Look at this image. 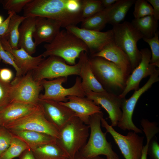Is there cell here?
Wrapping results in <instances>:
<instances>
[{
  "mask_svg": "<svg viewBox=\"0 0 159 159\" xmlns=\"http://www.w3.org/2000/svg\"><path fill=\"white\" fill-rule=\"evenodd\" d=\"M103 117L102 112L91 116L89 125L90 134L88 140L79 152L83 156L93 158L104 155L119 159L118 155L113 150L110 143L106 138L107 133L103 132L101 129V119Z\"/></svg>",
  "mask_w": 159,
  "mask_h": 159,
  "instance_id": "cell-4",
  "label": "cell"
},
{
  "mask_svg": "<svg viewBox=\"0 0 159 159\" xmlns=\"http://www.w3.org/2000/svg\"><path fill=\"white\" fill-rule=\"evenodd\" d=\"M39 104L36 110L4 127L9 130H28L41 132L58 139L59 130L47 119Z\"/></svg>",
  "mask_w": 159,
  "mask_h": 159,
  "instance_id": "cell-9",
  "label": "cell"
},
{
  "mask_svg": "<svg viewBox=\"0 0 159 159\" xmlns=\"http://www.w3.org/2000/svg\"><path fill=\"white\" fill-rule=\"evenodd\" d=\"M141 61L138 65L131 72L127 78L125 88L119 95L122 99L125 98L126 95L131 90L139 88L141 81L144 78L152 74L156 70V67L150 64L151 51L148 48L141 49Z\"/></svg>",
  "mask_w": 159,
  "mask_h": 159,
  "instance_id": "cell-15",
  "label": "cell"
},
{
  "mask_svg": "<svg viewBox=\"0 0 159 159\" xmlns=\"http://www.w3.org/2000/svg\"><path fill=\"white\" fill-rule=\"evenodd\" d=\"M112 26L113 41L127 55L132 72L141 61V54L137 44L138 41L143 39V36L128 21H125Z\"/></svg>",
  "mask_w": 159,
  "mask_h": 159,
  "instance_id": "cell-5",
  "label": "cell"
},
{
  "mask_svg": "<svg viewBox=\"0 0 159 159\" xmlns=\"http://www.w3.org/2000/svg\"><path fill=\"white\" fill-rule=\"evenodd\" d=\"M14 13L11 12H8L9 15L8 17L0 24V36L4 35L6 32L10 19Z\"/></svg>",
  "mask_w": 159,
  "mask_h": 159,
  "instance_id": "cell-40",
  "label": "cell"
},
{
  "mask_svg": "<svg viewBox=\"0 0 159 159\" xmlns=\"http://www.w3.org/2000/svg\"><path fill=\"white\" fill-rule=\"evenodd\" d=\"M101 125L112 136L125 159H140L144 137L134 132H129L126 135L118 132L111 125L102 117Z\"/></svg>",
  "mask_w": 159,
  "mask_h": 159,
  "instance_id": "cell-11",
  "label": "cell"
},
{
  "mask_svg": "<svg viewBox=\"0 0 159 159\" xmlns=\"http://www.w3.org/2000/svg\"><path fill=\"white\" fill-rule=\"evenodd\" d=\"M40 105L39 103L33 105L16 102H11L0 112V126H5L33 112Z\"/></svg>",
  "mask_w": 159,
  "mask_h": 159,
  "instance_id": "cell-21",
  "label": "cell"
},
{
  "mask_svg": "<svg viewBox=\"0 0 159 159\" xmlns=\"http://www.w3.org/2000/svg\"><path fill=\"white\" fill-rule=\"evenodd\" d=\"M32 0H2L1 2L4 8L8 12L17 14L21 12Z\"/></svg>",
  "mask_w": 159,
  "mask_h": 159,
  "instance_id": "cell-34",
  "label": "cell"
},
{
  "mask_svg": "<svg viewBox=\"0 0 159 159\" xmlns=\"http://www.w3.org/2000/svg\"><path fill=\"white\" fill-rule=\"evenodd\" d=\"M31 150L36 159H69L56 143L42 145Z\"/></svg>",
  "mask_w": 159,
  "mask_h": 159,
  "instance_id": "cell-26",
  "label": "cell"
},
{
  "mask_svg": "<svg viewBox=\"0 0 159 159\" xmlns=\"http://www.w3.org/2000/svg\"><path fill=\"white\" fill-rule=\"evenodd\" d=\"M131 23L142 34L143 37L147 38L150 39L153 37L158 31V21L155 19L153 15L134 19Z\"/></svg>",
  "mask_w": 159,
  "mask_h": 159,
  "instance_id": "cell-27",
  "label": "cell"
},
{
  "mask_svg": "<svg viewBox=\"0 0 159 159\" xmlns=\"http://www.w3.org/2000/svg\"><path fill=\"white\" fill-rule=\"evenodd\" d=\"M26 17L14 13L11 17L7 31L4 36L13 49H18L19 40V28Z\"/></svg>",
  "mask_w": 159,
  "mask_h": 159,
  "instance_id": "cell-29",
  "label": "cell"
},
{
  "mask_svg": "<svg viewBox=\"0 0 159 159\" xmlns=\"http://www.w3.org/2000/svg\"><path fill=\"white\" fill-rule=\"evenodd\" d=\"M13 74L10 69L4 68H0V79L2 81L10 83L13 78Z\"/></svg>",
  "mask_w": 159,
  "mask_h": 159,
  "instance_id": "cell-39",
  "label": "cell"
},
{
  "mask_svg": "<svg viewBox=\"0 0 159 159\" xmlns=\"http://www.w3.org/2000/svg\"><path fill=\"white\" fill-rule=\"evenodd\" d=\"M1 40L4 48L11 54L15 64L21 71L22 75L34 70L44 59L42 54L34 57L22 48H12L4 36H1Z\"/></svg>",
  "mask_w": 159,
  "mask_h": 159,
  "instance_id": "cell-17",
  "label": "cell"
},
{
  "mask_svg": "<svg viewBox=\"0 0 159 159\" xmlns=\"http://www.w3.org/2000/svg\"><path fill=\"white\" fill-rule=\"evenodd\" d=\"M83 52L80 54L78 63L72 65L67 64L63 59L57 56H50L44 58L32 71L34 79L40 82L44 79L52 80L60 77H67L72 75L79 76L83 61Z\"/></svg>",
  "mask_w": 159,
  "mask_h": 159,
  "instance_id": "cell-7",
  "label": "cell"
},
{
  "mask_svg": "<svg viewBox=\"0 0 159 159\" xmlns=\"http://www.w3.org/2000/svg\"><path fill=\"white\" fill-rule=\"evenodd\" d=\"M82 40L87 46L91 55L102 50L114 40L112 29L105 32L85 29L76 26L65 28Z\"/></svg>",
  "mask_w": 159,
  "mask_h": 159,
  "instance_id": "cell-14",
  "label": "cell"
},
{
  "mask_svg": "<svg viewBox=\"0 0 159 159\" xmlns=\"http://www.w3.org/2000/svg\"><path fill=\"white\" fill-rule=\"evenodd\" d=\"M19 157V159H36L30 149L25 151Z\"/></svg>",
  "mask_w": 159,
  "mask_h": 159,
  "instance_id": "cell-43",
  "label": "cell"
},
{
  "mask_svg": "<svg viewBox=\"0 0 159 159\" xmlns=\"http://www.w3.org/2000/svg\"><path fill=\"white\" fill-rule=\"evenodd\" d=\"M83 59L79 76L85 92L89 91L100 92L106 91L95 77L91 68L87 52H83Z\"/></svg>",
  "mask_w": 159,
  "mask_h": 159,
  "instance_id": "cell-23",
  "label": "cell"
},
{
  "mask_svg": "<svg viewBox=\"0 0 159 159\" xmlns=\"http://www.w3.org/2000/svg\"><path fill=\"white\" fill-rule=\"evenodd\" d=\"M159 32L157 31L153 37L148 39L143 37V40L149 45L151 49L150 64L156 67H159Z\"/></svg>",
  "mask_w": 159,
  "mask_h": 159,
  "instance_id": "cell-32",
  "label": "cell"
},
{
  "mask_svg": "<svg viewBox=\"0 0 159 159\" xmlns=\"http://www.w3.org/2000/svg\"><path fill=\"white\" fill-rule=\"evenodd\" d=\"M3 18L2 16L0 15V24L4 21Z\"/></svg>",
  "mask_w": 159,
  "mask_h": 159,
  "instance_id": "cell-46",
  "label": "cell"
},
{
  "mask_svg": "<svg viewBox=\"0 0 159 159\" xmlns=\"http://www.w3.org/2000/svg\"><path fill=\"white\" fill-rule=\"evenodd\" d=\"M153 6V16L157 21L159 19V0H147Z\"/></svg>",
  "mask_w": 159,
  "mask_h": 159,
  "instance_id": "cell-41",
  "label": "cell"
},
{
  "mask_svg": "<svg viewBox=\"0 0 159 159\" xmlns=\"http://www.w3.org/2000/svg\"><path fill=\"white\" fill-rule=\"evenodd\" d=\"M70 159H107L98 156L93 158H87L84 156L79 151L77 152L72 158Z\"/></svg>",
  "mask_w": 159,
  "mask_h": 159,
  "instance_id": "cell-44",
  "label": "cell"
},
{
  "mask_svg": "<svg viewBox=\"0 0 159 159\" xmlns=\"http://www.w3.org/2000/svg\"><path fill=\"white\" fill-rule=\"evenodd\" d=\"M61 27L60 24L55 20L37 17L33 35L36 47L43 42H51L60 31Z\"/></svg>",
  "mask_w": 159,
  "mask_h": 159,
  "instance_id": "cell-20",
  "label": "cell"
},
{
  "mask_svg": "<svg viewBox=\"0 0 159 159\" xmlns=\"http://www.w3.org/2000/svg\"><path fill=\"white\" fill-rule=\"evenodd\" d=\"M32 71L21 76L16 77L11 82V102L39 104L40 93L43 88L41 82L34 79Z\"/></svg>",
  "mask_w": 159,
  "mask_h": 159,
  "instance_id": "cell-8",
  "label": "cell"
},
{
  "mask_svg": "<svg viewBox=\"0 0 159 159\" xmlns=\"http://www.w3.org/2000/svg\"><path fill=\"white\" fill-rule=\"evenodd\" d=\"M82 0H32L23 9L25 17H40L55 20L66 28L83 20Z\"/></svg>",
  "mask_w": 159,
  "mask_h": 159,
  "instance_id": "cell-1",
  "label": "cell"
},
{
  "mask_svg": "<svg viewBox=\"0 0 159 159\" xmlns=\"http://www.w3.org/2000/svg\"><path fill=\"white\" fill-rule=\"evenodd\" d=\"M67 101L59 102L72 110L84 123L89 125L91 116L102 112L101 107L87 97L75 96L67 97Z\"/></svg>",
  "mask_w": 159,
  "mask_h": 159,
  "instance_id": "cell-18",
  "label": "cell"
},
{
  "mask_svg": "<svg viewBox=\"0 0 159 159\" xmlns=\"http://www.w3.org/2000/svg\"><path fill=\"white\" fill-rule=\"evenodd\" d=\"M82 2L83 19L93 16L104 8L101 0H82Z\"/></svg>",
  "mask_w": 159,
  "mask_h": 159,
  "instance_id": "cell-31",
  "label": "cell"
},
{
  "mask_svg": "<svg viewBox=\"0 0 159 159\" xmlns=\"http://www.w3.org/2000/svg\"><path fill=\"white\" fill-rule=\"evenodd\" d=\"M89 126L76 116L73 117L59 130L56 143L68 156L69 159L86 144L89 136Z\"/></svg>",
  "mask_w": 159,
  "mask_h": 159,
  "instance_id": "cell-3",
  "label": "cell"
},
{
  "mask_svg": "<svg viewBox=\"0 0 159 159\" xmlns=\"http://www.w3.org/2000/svg\"><path fill=\"white\" fill-rule=\"evenodd\" d=\"M134 4L133 14L135 19L153 15V7L146 0H135Z\"/></svg>",
  "mask_w": 159,
  "mask_h": 159,
  "instance_id": "cell-33",
  "label": "cell"
},
{
  "mask_svg": "<svg viewBox=\"0 0 159 159\" xmlns=\"http://www.w3.org/2000/svg\"><path fill=\"white\" fill-rule=\"evenodd\" d=\"M45 51L42 54L45 58L55 56L63 59L68 64L74 65L82 52H87L88 48L80 38L65 29L60 30L50 43L44 45Z\"/></svg>",
  "mask_w": 159,
  "mask_h": 159,
  "instance_id": "cell-2",
  "label": "cell"
},
{
  "mask_svg": "<svg viewBox=\"0 0 159 159\" xmlns=\"http://www.w3.org/2000/svg\"><path fill=\"white\" fill-rule=\"evenodd\" d=\"M29 149V147L24 142L14 135L9 147L1 156L0 159H13L19 157L25 151Z\"/></svg>",
  "mask_w": 159,
  "mask_h": 159,
  "instance_id": "cell-30",
  "label": "cell"
},
{
  "mask_svg": "<svg viewBox=\"0 0 159 159\" xmlns=\"http://www.w3.org/2000/svg\"><path fill=\"white\" fill-rule=\"evenodd\" d=\"M117 0H101L104 8L109 7L116 2Z\"/></svg>",
  "mask_w": 159,
  "mask_h": 159,
  "instance_id": "cell-45",
  "label": "cell"
},
{
  "mask_svg": "<svg viewBox=\"0 0 159 159\" xmlns=\"http://www.w3.org/2000/svg\"><path fill=\"white\" fill-rule=\"evenodd\" d=\"M13 137L9 130L0 126V157L9 147Z\"/></svg>",
  "mask_w": 159,
  "mask_h": 159,
  "instance_id": "cell-36",
  "label": "cell"
},
{
  "mask_svg": "<svg viewBox=\"0 0 159 159\" xmlns=\"http://www.w3.org/2000/svg\"><path fill=\"white\" fill-rule=\"evenodd\" d=\"M89 60L95 77L106 91L120 90L122 93L127 79L117 66L101 57H89Z\"/></svg>",
  "mask_w": 159,
  "mask_h": 159,
  "instance_id": "cell-6",
  "label": "cell"
},
{
  "mask_svg": "<svg viewBox=\"0 0 159 159\" xmlns=\"http://www.w3.org/2000/svg\"><path fill=\"white\" fill-rule=\"evenodd\" d=\"M2 61L4 63L12 66L16 71V77L22 76L21 71L17 67L11 54L4 48L1 43L0 36V62Z\"/></svg>",
  "mask_w": 159,
  "mask_h": 159,
  "instance_id": "cell-37",
  "label": "cell"
},
{
  "mask_svg": "<svg viewBox=\"0 0 159 159\" xmlns=\"http://www.w3.org/2000/svg\"></svg>",
  "mask_w": 159,
  "mask_h": 159,
  "instance_id": "cell-48",
  "label": "cell"
},
{
  "mask_svg": "<svg viewBox=\"0 0 159 159\" xmlns=\"http://www.w3.org/2000/svg\"><path fill=\"white\" fill-rule=\"evenodd\" d=\"M11 82H6L0 79V112L11 102Z\"/></svg>",
  "mask_w": 159,
  "mask_h": 159,
  "instance_id": "cell-35",
  "label": "cell"
},
{
  "mask_svg": "<svg viewBox=\"0 0 159 159\" xmlns=\"http://www.w3.org/2000/svg\"><path fill=\"white\" fill-rule=\"evenodd\" d=\"M9 130L24 142L31 150L42 145L56 143L55 138L42 133L28 130Z\"/></svg>",
  "mask_w": 159,
  "mask_h": 159,
  "instance_id": "cell-24",
  "label": "cell"
},
{
  "mask_svg": "<svg viewBox=\"0 0 159 159\" xmlns=\"http://www.w3.org/2000/svg\"><path fill=\"white\" fill-rule=\"evenodd\" d=\"M37 17H26L19 28L18 48H23L32 55L36 51V46L33 39Z\"/></svg>",
  "mask_w": 159,
  "mask_h": 159,
  "instance_id": "cell-22",
  "label": "cell"
},
{
  "mask_svg": "<svg viewBox=\"0 0 159 159\" xmlns=\"http://www.w3.org/2000/svg\"><path fill=\"white\" fill-rule=\"evenodd\" d=\"M115 4L116 2L93 16L83 19L81 22V28L89 30L100 31L108 23L110 13Z\"/></svg>",
  "mask_w": 159,
  "mask_h": 159,
  "instance_id": "cell-25",
  "label": "cell"
},
{
  "mask_svg": "<svg viewBox=\"0 0 159 159\" xmlns=\"http://www.w3.org/2000/svg\"><path fill=\"white\" fill-rule=\"evenodd\" d=\"M47 119L59 131L73 117L75 113L59 102L48 100H39Z\"/></svg>",
  "mask_w": 159,
  "mask_h": 159,
  "instance_id": "cell-16",
  "label": "cell"
},
{
  "mask_svg": "<svg viewBox=\"0 0 159 159\" xmlns=\"http://www.w3.org/2000/svg\"><path fill=\"white\" fill-rule=\"evenodd\" d=\"M148 154L149 155L150 159H159V144L157 139L154 137L149 143Z\"/></svg>",
  "mask_w": 159,
  "mask_h": 159,
  "instance_id": "cell-38",
  "label": "cell"
},
{
  "mask_svg": "<svg viewBox=\"0 0 159 159\" xmlns=\"http://www.w3.org/2000/svg\"><path fill=\"white\" fill-rule=\"evenodd\" d=\"M67 80V77H60L48 80H42L41 84L44 90V94L40 95L39 100H48L58 102L67 101V97L75 96L85 97V93L81 85V79L77 77L72 87L66 88L62 85Z\"/></svg>",
  "mask_w": 159,
  "mask_h": 159,
  "instance_id": "cell-10",
  "label": "cell"
},
{
  "mask_svg": "<svg viewBox=\"0 0 159 159\" xmlns=\"http://www.w3.org/2000/svg\"><path fill=\"white\" fill-rule=\"evenodd\" d=\"M159 70L156 69L151 75L145 84L141 87L135 91L128 99H123L121 110L122 116L117 124L118 127L125 131L132 130L137 133H142V130L137 127L132 120L133 114L137 102L141 96L150 88L155 83L159 81Z\"/></svg>",
  "mask_w": 159,
  "mask_h": 159,
  "instance_id": "cell-12",
  "label": "cell"
},
{
  "mask_svg": "<svg viewBox=\"0 0 159 159\" xmlns=\"http://www.w3.org/2000/svg\"><path fill=\"white\" fill-rule=\"evenodd\" d=\"M146 143L143 146V148L141 157L140 159H147L148 155V150L149 143L152 138L151 136L147 135L146 136Z\"/></svg>",
  "mask_w": 159,
  "mask_h": 159,
  "instance_id": "cell-42",
  "label": "cell"
},
{
  "mask_svg": "<svg viewBox=\"0 0 159 159\" xmlns=\"http://www.w3.org/2000/svg\"><path fill=\"white\" fill-rule=\"evenodd\" d=\"M85 93L86 97L97 105H100L107 111L109 115L108 118L111 121V125L113 127L117 126L122 117L121 108L124 99L107 91L100 92L89 91Z\"/></svg>",
  "mask_w": 159,
  "mask_h": 159,
  "instance_id": "cell-13",
  "label": "cell"
},
{
  "mask_svg": "<svg viewBox=\"0 0 159 159\" xmlns=\"http://www.w3.org/2000/svg\"><path fill=\"white\" fill-rule=\"evenodd\" d=\"M91 57H101L114 63L121 70L127 79L132 72L131 65L127 55L113 41L99 52L91 54Z\"/></svg>",
  "mask_w": 159,
  "mask_h": 159,
  "instance_id": "cell-19",
  "label": "cell"
},
{
  "mask_svg": "<svg viewBox=\"0 0 159 159\" xmlns=\"http://www.w3.org/2000/svg\"><path fill=\"white\" fill-rule=\"evenodd\" d=\"M135 1V0H117L110 13L108 23L112 26L120 24Z\"/></svg>",
  "mask_w": 159,
  "mask_h": 159,
  "instance_id": "cell-28",
  "label": "cell"
},
{
  "mask_svg": "<svg viewBox=\"0 0 159 159\" xmlns=\"http://www.w3.org/2000/svg\"><path fill=\"white\" fill-rule=\"evenodd\" d=\"M107 159H119L115 158L113 157L109 156L107 157Z\"/></svg>",
  "mask_w": 159,
  "mask_h": 159,
  "instance_id": "cell-47",
  "label": "cell"
}]
</instances>
